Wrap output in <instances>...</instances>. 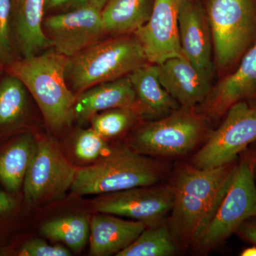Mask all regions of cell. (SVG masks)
<instances>
[{
	"mask_svg": "<svg viewBox=\"0 0 256 256\" xmlns=\"http://www.w3.org/2000/svg\"><path fill=\"white\" fill-rule=\"evenodd\" d=\"M134 117L132 108H118L96 114L90 120L92 129L105 139L124 132L132 124Z\"/></svg>",
	"mask_w": 256,
	"mask_h": 256,
	"instance_id": "obj_25",
	"label": "cell"
},
{
	"mask_svg": "<svg viewBox=\"0 0 256 256\" xmlns=\"http://www.w3.org/2000/svg\"><path fill=\"white\" fill-rule=\"evenodd\" d=\"M68 58L54 50L15 60L8 66L9 74L23 82L47 124L56 130L68 127L75 118L76 96L66 78Z\"/></svg>",
	"mask_w": 256,
	"mask_h": 256,
	"instance_id": "obj_2",
	"label": "cell"
},
{
	"mask_svg": "<svg viewBox=\"0 0 256 256\" xmlns=\"http://www.w3.org/2000/svg\"><path fill=\"white\" fill-rule=\"evenodd\" d=\"M14 205V200L8 194L0 190V216L9 213Z\"/></svg>",
	"mask_w": 256,
	"mask_h": 256,
	"instance_id": "obj_30",
	"label": "cell"
},
{
	"mask_svg": "<svg viewBox=\"0 0 256 256\" xmlns=\"http://www.w3.org/2000/svg\"><path fill=\"white\" fill-rule=\"evenodd\" d=\"M226 114L223 124L194 156L193 166L210 169L230 164L256 142V107L240 101L230 106Z\"/></svg>",
	"mask_w": 256,
	"mask_h": 256,
	"instance_id": "obj_7",
	"label": "cell"
},
{
	"mask_svg": "<svg viewBox=\"0 0 256 256\" xmlns=\"http://www.w3.org/2000/svg\"><path fill=\"white\" fill-rule=\"evenodd\" d=\"M136 94L128 76L97 84L76 96L74 114L80 120L92 118L100 111L132 108Z\"/></svg>",
	"mask_w": 256,
	"mask_h": 256,
	"instance_id": "obj_18",
	"label": "cell"
},
{
	"mask_svg": "<svg viewBox=\"0 0 256 256\" xmlns=\"http://www.w3.org/2000/svg\"><path fill=\"white\" fill-rule=\"evenodd\" d=\"M11 0H0V63L10 65L14 58Z\"/></svg>",
	"mask_w": 256,
	"mask_h": 256,
	"instance_id": "obj_27",
	"label": "cell"
},
{
	"mask_svg": "<svg viewBox=\"0 0 256 256\" xmlns=\"http://www.w3.org/2000/svg\"><path fill=\"white\" fill-rule=\"evenodd\" d=\"M36 144L26 133L0 153V182L9 191L18 192L23 184Z\"/></svg>",
	"mask_w": 256,
	"mask_h": 256,
	"instance_id": "obj_21",
	"label": "cell"
},
{
	"mask_svg": "<svg viewBox=\"0 0 256 256\" xmlns=\"http://www.w3.org/2000/svg\"><path fill=\"white\" fill-rule=\"evenodd\" d=\"M146 60L136 36L98 42L67 60L66 78L77 94L101 82L122 78Z\"/></svg>",
	"mask_w": 256,
	"mask_h": 256,
	"instance_id": "obj_3",
	"label": "cell"
},
{
	"mask_svg": "<svg viewBox=\"0 0 256 256\" xmlns=\"http://www.w3.org/2000/svg\"><path fill=\"white\" fill-rule=\"evenodd\" d=\"M154 0H109L102 10L106 33H134L148 21Z\"/></svg>",
	"mask_w": 256,
	"mask_h": 256,
	"instance_id": "obj_20",
	"label": "cell"
},
{
	"mask_svg": "<svg viewBox=\"0 0 256 256\" xmlns=\"http://www.w3.org/2000/svg\"><path fill=\"white\" fill-rule=\"evenodd\" d=\"M76 170L53 141L36 142L23 183L26 203L40 205L62 198L72 188Z\"/></svg>",
	"mask_w": 256,
	"mask_h": 256,
	"instance_id": "obj_8",
	"label": "cell"
},
{
	"mask_svg": "<svg viewBox=\"0 0 256 256\" xmlns=\"http://www.w3.org/2000/svg\"><path fill=\"white\" fill-rule=\"evenodd\" d=\"M207 18L218 66L238 62L256 41V0H208Z\"/></svg>",
	"mask_w": 256,
	"mask_h": 256,
	"instance_id": "obj_5",
	"label": "cell"
},
{
	"mask_svg": "<svg viewBox=\"0 0 256 256\" xmlns=\"http://www.w3.org/2000/svg\"><path fill=\"white\" fill-rule=\"evenodd\" d=\"M152 186L101 194L92 206L100 214L126 217L142 222L148 227L156 226L166 222L171 213L174 191L173 185Z\"/></svg>",
	"mask_w": 256,
	"mask_h": 256,
	"instance_id": "obj_10",
	"label": "cell"
},
{
	"mask_svg": "<svg viewBox=\"0 0 256 256\" xmlns=\"http://www.w3.org/2000/svg\"><path fill=\"white\" fill-rule=\"evenodd\" d=\"M184 0H154L149 20L134 32L146 60L159 65L182 56L178 31V13Z\"/></svg>",
	"mask_w": 256,
	"mask_h": 256,
	"instance_id": "obj_12",
	"label": "cell"
},
{
	"mask_svg": "<svg viewBox=\"0 0 256 256\" xmlns=\"http://www.w3.org/2000/svg\"><path fill=\"white\" fill-rule=\"evenodd\" d=\"M172 236L168 222L146 227L129 246L117 256H170L178 248Z\"/></svg>",
	"mask_w": 256,
	"mask_h": 256,
	"instance_id": "obj_24",
	"label": "cell"
},
{
	"mask_svg": "<svg viewBox=\"0 0 256 256\" xmlns=\"http://www.w3.org/2000/svg\"><path fill=\"white\" fill-rule=\"evenodd\" d=\"M186 111L175 112L146 124L132 140L136 152L144 156H183L200 142L204 124L200 116Z\"/></svg>",
	"mask_w": 256,
	"mask_h": 256,
	"instance_id": "obj_9",
	"label": "cell"
},
{
	"mask_svg": "<svg viewBox=\"0 0 256 256\" xmlns=\"http://www.w3.org/2000/svg\"><path fill=\"white\" fill-rule=\"evenodd\" d=\"M101 12L100 8L82 2L72 11L44 20V32L50 46L57 53L70 58L100 42L106 33Z\"/></svg>",
	"mask_w": 256,
	"mask_h": 256,
	"instance_id": "obj_11",
	"label": "cell"
},
{
	"mask_svg": "<svg viewBox=\"0 0 256 256\" xmlns=\"http://www.w3.org/2000/svg\"><path fill=\"white\" fill-rule=\"evenodd\" d=\"M78 0H46V9H56ZM82 2V0H79Z\"/></svg>",
	"mask_w": 256,
	"mask_h": 256,
	"instance_id": "obj_31",
	"label": "cell"
},
{
	"mask_svg": "<svg viewBox=\"0 0 256 256\" xmlns=\"http://www.w3.org/2000/svg\"><path fill=\"white\" fill-rule=\"evenodd\" d=\"M242 153V154H246L247 156H248V158H252V159H256V141L255 142L250 144V146Z\"/></svg>",
	"mask_w": 256,
	"mask_h": 256,
	"instance_id": "obj_32",
	"label": "cell"
},
{
	"mask_svg": "<svg viewBox=\"0 0 256 256\" xmlns=\"http://www.w3.org/2000/svg\"><path fill=\"white\" fill-rule=\"evenodd\" d=\"M108 1L109 0H82V2H86L94 5L101 10H102Z\"/></svg>",
	"mask_w": 256,
	"mask_h": 256,
	"instance_id": "obj_33",
	"label": "cell"
},
{
	"mask_svg": "<svg viewBox=\"0 0 256 256\" xmlns=\"http://www.w3.org/2000/svg\"><path fill=\"white\" fill-rule=\"evenodd\" d=\"M240 101L256 108V41L242 56L233 73L210 92L204 101V111L210 117L220 118Z\"/></svg>",
	"mask_w": 256,
	"mask_h": 256,
	"instance_id": "obj_13",
	"label": "cell"
},
{
	"mask_svg": "<svg viewBox=\"0 0 256 256\" xmlns=\"http://www.w3.org/2000/svg\"><path fill=\"white\" fill-rule=\"evenodd\" d=\"M240 159L220 206L210 225L193 248L206 254L236 234L240 226L256 216V184L252 160L244 154Z\"/></svg>",
	"mask_w": 256,
	"mask_h": 256,
	"instance_id": "obj_6",
	"label": "cell"
},
{
	"mask_svg": "<svg viewBox=\"0 0 256 256\" xmlns=\"http://www.w3.org/2000/svg\"><path fill=\"white\" fill-rule=\"evenodd\" d=\"M14 48L21 58L38 54L50 46L43 30L46 0H11Z\"/></svg>",
	"mask_w": 256,
	"mask_h": 256,
	"instance_id": "obj_16",
	"label": "cell"
},
{
	"mask_svg": "<svg viewBox=\"0 0 256 256\" xmlns=\"http://www.w3.org/2000/svg\"><path fill=\"white\" fill-rule=\"evenodd\" d=\"M235 234L242 240L256 246V216L252 217L244 222Z\"/></svg>",
	"mask_w": 256,
	"mask_h": 256,
	"instance_id": "obj_29",
	"label": "cell"
},
{
	"mask_svg": "<svg viewBox=\"0 0 256 256\" xmlns=\"http://www.w3.org/2000/svg\"><path fill=\"white\" fill-rule=\"evenodd\" d=\"M70 250L60 245H50L41 239H33L23 244L18 252L21 256H69Z\"/></svg>",
	"mask_w": 256,
	"mask_h": 256,
	"instance_id": "obj_28",
	"label": "cell"
},
{
	"mask_svg": "<svg viewBox=\"0 0 256 256\" xmlns=\"http://www.w3.org/2000/svg\"><path fill=\"white\" fill-rule=\"evenodd\" d=\"M40 232L46 238L63 242L74 252H78L86 244L90 224L84 216H69L45 222Z\"/></svg>",
	"mask_w": 256,
	"mask_h": 256,
	"instance_id": "obj_23",
	"label": "cell"
},
{
	"mask_svg": "<svg viewBox=\"0 0 256 256\" xmlns=\"http://www.w3.org/2000/svg\"><path fill=\"white\" fill-rule=\"evenodd\" d=\"M28 90L22 82L12 74L0 82V136L22 124L28 114Z\"/></svg>",
	"mask_w": 256,
	"mask_h": 256,
	"instance_id": "obj_22",
	"label": "cell"
},
{
	"mask_svg": "<svg viewBox=\"0 0 256 256\" xmlns=\"http://www.w3.org/2000/svg\"><path fill=\"white\" fill-rule=\"evenodd\" d=\"M242 256H256V246L252 245V246L244 249L240 254Z\"/></svg>",
	"mask_w": 256,
	"mask_h": 256,
	"instance_id": "obj_34",
	"label": "cell"
},
{
	"mask_svg": "<svg viewBox=\"0 0 256 256\" xmlns=\"http://www.w3.org/2000/svg\"><path fill=\"white\" fill-rule=\"evenodd\" d=\"M109 150L104 138L92 128L80 131L76 138L74 152L79 160L94 161Z\"/></svg>",
	"mask_w": 256,
	"mask_h": 256,
	"instance_id": "obj_26",
	"label": "cell"
},
{
	"mask_svg": "<svg viewBox=\"0 0 256 256\" xmlns=\"http://www.w3.org/2000/svg\"><path fill=\"white\" fill-rule=\"evenodd\" d=\"M158 66L162 85L184 108H193L206 100L210 79L186 57H174Z\"/></svg>",
	"mask_w": 256,
	"mask_h": 256,
	"instance_id": "obj_15",
	"label": "cell"
},
{
	"mask_svg": "<svg viewBox=\"0 0 256 256\" xmlns=\"http://www.w3.org/2000/svg\"><path fill=\"white\" fill-rule=\"evenodd\" d=\"M164 171L159 162L144 154L116 150L95 164L77 170L70 190L84 196L152 186L160 181Z\"/></svg>",
	"mask_w": 256,
	"mask_h": 256,
	"instance_id": "obj_4",
	"label": "cell"
},
{
	"mask_svg": "<svg viewBox=\"0 0 256 256\" xmlns=\"http://www.w3.org/2000/svg\"><path fill=\"white\" fill-rule=\"evenodd\" d=\"M208 18L193 0H184L178 13V31L184 56L210 79L213 73Z\"/></svg>",
	"mask_w": 256,
	"mask_h": 256,
	"instance_id": "obj_14",
	"label": "cell"
},
{
	"mask_svg": "<svg viewBox=\"0 0 256 256\" xmlns=\"http://www.w3.org/2000/svg\"><path fill=\"white\" fill-rule=\"evenodd\" d=\"M237 164L210 169L188 164L178 170L173 184L174 205L166 220L178 247H194L201 238L228 190Z\"/></svg>",
	"mask_w": 256,
	"mask_h": 256,
	"instance_id": "obj_1",
	"label": "cell"
},
{
	"mask_svg": "<svg viewBox=\"0 0 256 256\" xmlns=\"http://www.w3.org/2000/svg\"><path fill=\"white\" fill-rule=\"evenodd\" d=\"M128 77L136 94V104L143 112L158 117L176 110L178 102L162 85L156 64H142Z\"/></svg>",
	"mask_w": 256,
	"mask_h": 256,
	"instance_id": "obj_19",
	"label": "cell"
},
{
	"mask_svg": "<svg viewBox=\"0 0 256 256\" xmlns=\"http://www.w3.org/2000/svg\"><path fill=\"white\" fill-rule=\"evenodd\" d=\"M250 159L252 160V170H254V178H255V182L256 184V159H252V158H250Z\"/></svg>",
	"mask_w": 256,
	"mask_h": 256,
	"instance_id": "obj_35",
	"label": "cell"
},
{
	"mask_svg": "<svg viewBox=\"0 0 256 256\" xmlns=\"http://www.w3.org/2000/svg\"><path fill=\"white\" fill-rule=\"evenodd\" d=\"M146 227L142 222L122 220L114 215L94 216L90 223V255L116 256L134 242Z\"/></svg>",
	"mask_w": 256,
	"mask_h": 256,
	"instance_id": "obj_17",
	"label": "cell"
}]
</instances>
